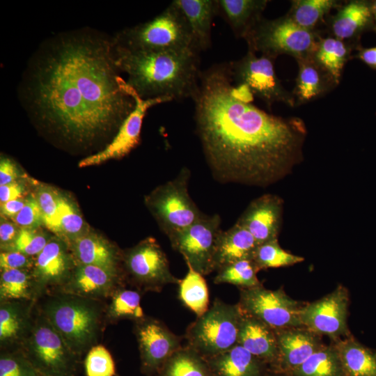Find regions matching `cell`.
<instances>
[{
    "instance_id": "obj_38",
    "label": "cell",
    "mask_w": 376,
    "mask_h": 376,
    "mask_svg": "<svg viewBox=\"0 0 376 376\" xmlns=\"http://www.w3.org/2000/svg\"><path fill=\"white\" fill-rule=\"evenodd\" d=\"M107 317L113 321L130 320L135 322L146 316L141 306V295L138 291L118 288L112 295L107 310Z\"/></svg>"
},
{
    "instance_id": "obj_40",
    "label": "cell",
    "mask_w": 376,
    "mask_h": 376,
    "mask_svg": "<svg viewBox=\"0 0 376 376\" xmlns=\"http://www.w3.org/2000/svg\"><path fill=\"white\" fill-rule=\"evenodd\" d=\"M336 4L334 0H295L288 16L302 28L311 30Z\"/></svg>"
},
{
    "instance_id": "obj_21",
    "label": "cell",
    "mask_w": 376,
    "mask_h": 376,
    "mask_svg": "<svg viewBox=\"0 0 376 376\" xmlns=\"http://www.w3.org/2000/svg\"><path fill=\"white\" fill-rule=\"evenodd\" d=\"M238 344L265 364L268 370L276 372L278 347L275 331L272 327L242 313Z\"/></svg>"
},
{
    "instance_id": "obj_36",
    "label": "cell",
    "mask_w": 376,
    "mask_h": 376,
    "mask_svg": "<svg viewBox=\"0 0 376 376\" xmlns=\"http://www.w3.org/2000/svg\"><path fill=\"white\" fill-rule=\"evenodd\" d=\"M259 271L253 260H238L217 271L214 283L234 285L240 290L255 288L262 285L257 277Z\"/></svg>"
},
{
    "instance_id": "obj_5",
    "label": "cell",
    "mask_w": 376,
    "mask_h": 376,
    "mask_svg": "<svg viewBox=\"0 0 376 376\" xmlns=\"http://www.w3.org/2000/svg\"><path fill=\"white\" fill-rule=\"evenodd\" d=\"M112 38L116 46L131 51H197L188 24L173 1L153 19L125 29Z\"/></svg>"
},
{
    "instance_id": "obj_27",
    "label": "cell",
    "mask_w": 376,
    "mask_h": 376,
    "mask_svg": "<svg viewBox=\"0 0 376 376\" xmlns=\"http://www.w3.org/2000/svg\"><path fill=\"white\" fill-rule=\"evenodd\" d=\"M371 3L352 1L345 4L334 15L331 28L335 38L340 40L359 36L373 24Z\"/></svg>"
},
{
    "instance_id": "obj_20",
    "label": "cell",
    "mask_w": 376,
    "mask_h": 376,
    "mask_svg": "<svg viewBox=\"0 0 376 376\" xmlns=\"http://www.w3.org/2000/svg\"><path fill=\"white\" fill-rule=\"evenodd\" d=\"M121 283L120 271L92 265H77L61 288L63 293L97 300L111 296Z\"/></svg>"
},
{
    "instance_id": "obj_15",
    "label": "cell",
    "mask_w": 376,
    "mask_h": 376,
    "mask_svg": "<svg viewBox=\"0 0 376 376\" xmlns=\"http://www.w3.org/2000/svg\"><path fill=\"white\" fill-rule=\"evenodd\" d=\"M118 81L123 90L134 98L135 107L103 150L79 162V166L81 168L98 165L108 160L120 159L127 155L139 143L143 120L149 108L172 101L169 97L143 99L120 76L118 77Z\"/></svg>"
},
{
    "instance_id": "obj_30",
    "label": "cell",
    "mask_w": 376,
    "mask_h": 376,
    "mask_svg": "<svg viewBox=\"0 0 376 376\" xmlns=\"http://www.w3.org/2000/svg\"><path fill=\"white\" fill-rule=\"evenodd\" d=\"M290 376H345L338 351L331 343L322 345Z\"/></svg>"
},
{
    "instance_id": "obj_48",
    "label": "cell",
    "mask_w": 376,
    "mask_h": 376,
    "mask_svg": "<svg viewBox=\"0 0 376 376\" xmlns=\"http://www.w3.org/2000/svg\"><path fill=\"white\" fill-rule=\"evenodd\" d=\"M19 171L17 165L9 158H1L0 162V186L17 181Z\"/></svg>"
},
{
    "instance_id": "obj_42",
    "label": "cell",
    "mask_w": 376,
    "mask_h": 376,
    "mask_svg": "<svg viewBox=\"0 0 376 376\" xmlns=\"http://www.w3.org/2000/svg\"><path fill=\"white\" fill-rule=\"evenodd\" d=\"M51 239L38 228H22L15 241L1 251H16L36 257Z\"/></svg>"
},
{
    "instance_id": "obj_35",
    "label": "cell",
    "mask_w": 376,
    "mask_h": 376,
    "mask_svg": "<svg viewBox=\"0 0 376 376\" xmlns=\"http://www.w3.org/2000/svg\"><path fill=\"white\" fill-rule=\"evenodd\" d=\"M25 310L16 301H3L0 306V342L8 345L20 340L27 329Z\"/></svg>"
},
{
    "instance_id": "obj_39",
    "label": "cell",
    "mask_w": 376,
    "mask_h": 376,
    "mask_svg": "<svg viewBox=\"0 0 376 376\" xmlns=\"http://www.w3.org/2000/svg\"><path fill=\"white\" fill-rule=\"evenodd\" d=\"M253 260L260 270L279 268L300 263L304 260L301 256L283 249L278 239L258 244Z\"/></svg>"
},
{
    "instance_id": "obj_47",
    "label": "cell",
    "mask_w": 376,
    "mask_h": 376,
    "mask_svg": "<svg viewBox=\"0 0 376 376\" xmlns=\"http://www.w3.org/2000/svg\"><path fill=\"white\" fill-rule=\"evenodd\" d=\"M26 187L24 184L15 181L7 185L0 186L1 204L7 201L24 198Z\"/></svg>"
},
{
    "instance_id": "obj_4",
    "label": "cell",
    "mask_w": 376,
    "mask_h": 376,
    "mask_svg": "<svg viewBox=\"0 0 376 376\" xmlns=\"http://www.w3.org/2000/svg\"><path fill=\"white\" fill-rule=\"evenodd\" d=\"M96 300L68 294L48 300L42 315L77 357L96 345L102 312Z\"/></svg>"
},
{
    "instance_id": "obj_8",
    "label": "cell",
    "mask_w": 376,
    "mask_h": 376,
    "mask_svg": "<svg viewBox=\"0 0 376 376\" xmlns=\"http://www.w3.org/2000/svg\"><path fill=\"white\" fill-rule=\"evenodd\" d=\"M244 39L249 51L273 58L286 54L297 60L313 55L318 43L311 30L297 25L288 15L272 20L261 17Z\"/></svg>"
},
{
    "instance_id": "obj_24",
    "label": "cell",
    "mask_w": 376,
    "mask_h": 376,
    "mask_svg": "<svg viewBox=\"0 0 376 376\" xmlns=\"http://www.w3.org/2000/svg\"><path fill=\"white\" fill-rule=\"evenodd\" d=\"M258 242L245 228L235 223L221 233L214 258V270L241 260H253Z\"/></svg>"
},
{
    "instance_id": "obj_3",
    "label": "cell",
    "mask_w": 376,
    "mask_h": 376,
    "mask_svg": "<svg viewBox=\"0 0 376 376\" xmlns=\"http://www.w3.org/2000/svg\"><path fill=\"white\" fill-rule=\"evenodd\" d=\"M116 65L127 84L143 99L194 98L201 72L197 51H131L113 44Z\"/></svg>"
},
{
    "instance_id": "obj_33",
    "label": "cell",
    "mask_w": 376,
    "mask_h": 376,
    "mask_svg": "<svg viewBox=\"0 0 376 376\" xmlns=\"http://www.w3.org/2000/svg\"><path fill=\"white\" fill-rule=\"evenodd\" d=\"M187 265V273L178 284V297L184 306L199 317L210 308L208 287L204 276Z\"/></svg>"
},
{
    "instance_id": "obj_9",
    "label": "cell",
    "mask_w": 376,
    "mask_h": 376,
    "mask_svg": "<svg viewBox=\"0 0 376 376\" xmlns=\"http://www.w3.org/2000/svg\"><path fill=\"white\" fill-rule=\"evenodd\" d=\"M23 354L40 375H75L77 356L43 315L32 327Z\"/></svg>"
},
{
    "instance_id": "obj_53",
    "label": "cell",
    "mask_w": 376,
    "mask_h": 376,
    "mask_svg": "<svg viewBox=\"0 0 376 376\" xmlns=\"http://www.w3.org/2000/svg\"><path fill=\"white\" fill-rule=\"evenodd\" d=\"M371 9H372L374 22H375V26H376V1L371 3Z\"/></svg>"
},
{
    "instance_id": "obj_28",
    "label": "cell",
    "mask_w": 376,
    "mask_h": 376,
    "mask_svg": "<svg viewBox=\"0 0 376 376\" xmlns=\"http://www.w3.org/2000/svg\"><path fill=\"white\" fill-rule=\"evenodd\" d=\"M219 13L237 38H244L251 27L261 18L266 0H217Z\"/></svg>"
},
{
    "instance_id": "obj_22",
    "label": "cell",
    "mask_w": 376,
    "mask_h": 376,
    "mask_svg": "<svg viewBox=\"0 0 376 376\" xmlns=\"http://www.w3.org/2000/svg\"><path fill=\"white\" fill-rule=\"evenodd\" d=\"M190 29L195 49L200 53L211 45L214 17L219 14L217 0H174Z\"/></svg>"
},
{
    "instance_id": "obj_51",
    "label": "cell",
    "mask_w": 376,
    "mask_h": 376,
    "mask_svg": "<svg viewBox=\"0 0 376 376\" xmlns=\"http://www.w3.org/2000/svg\"><path fill=\"white\" fill-rule=\"evenodd\" d=\"M358 58L372 68L376 69V47L361 49Z\"/></svg>"
},
{
    "instance_id": "obj_6",
    "label": "cell",
    "mask_w": 376,
    "mask_h": 376,
    "mask_svg": "<svg viewBox=\"0 0 376 376\" xmlns=\"http://www.w3.org/2000/svg\"><path fill=\"white\" fill-rule=\"evenodd\" d=\"M242 313L237 304L217 298L202 315L187 328V345L204 359L225 352L238 344Z\"/></svg>"
},
{
    "instance_id": "obj_34",
    "label": "cell",
    "mask_w": 376,
    "mask_h": 376,
    "mask_svg": "<svg viewBox=\"0 0 376 376\" xmlns=\"http://www.w3.org/2000/svg\"><path fill=\"white\" fill-rule=\"evenodd\" d=\"M36 294L33 278L28 269L1 270V302L31 299Z\"/></svg>"
},
{
    "instance_id": "obj_25",
    "label": "cell",
    "mask_w": 376,
    "mask_h": 376,
    "mask_svg": "<svg viewBox=\"0 0 376 376\" xmlns=\"http://www.w3.org/2000/svg\"><path fill=\"white\" fill-rule=\"evenodd\" d=\"M205 359L213 376H264L268 371L265 364L239 344Z\"/></svg>"
},
{
    "instance_id": "obj_26",
    "label": "cell",
    "mask_w": 376,
    "mask_h": 376,
    "mask_svg": "<svg viewBox=\"0 0 376 376\" xmlns=\"http://www.w3.org/2000/svg\"><path fill=\"white\" fill-rule=\"evenodd\" d=\"M345 376H376V350L359 343L352 334L332 342Z\"/></svg>"
},
{
    "instance_id": "obj_2",
    "label": "cell",
    "mask_w": 376,
    "mask_h": 376,
    "mask_svg": "<svg viewBox=\"0 0 376 376\" xmlns=\"http://www.w3.org/2000/svg\"><path fill=\"white\" fill-rule=\"evenodd\" d=\"M193 100L196 132L217 181L265 188L301 162L307 134L303 120L252 104L233 84L230 63L201 72Z\"/></svg>"
},
{
    "instance_id": "obj_50",
    "label": "cell",
    "mask_w": 376,
    "mask_h": 376,
    "mask_svg": "<svg viewBox=\"0 0 376 376\" xmlns=\"http://www.w3.org/2000/svg\"><path fill=\"white\" fill-rule=\"evenodd\" d=\"M26 201V198H22L1 204V215L10 219L14 218L23 208Z\"/></svg>"
},
{
    "instance_id": "obj_37",
    "label": "cell",
    "mask_w": 376,
    "mask_h": 376,
    "mask_svg": "<svg viewBox=\"0 0 376 376\" xmlns=\"http://www.w3.org/2000/svg\"><path fill=\"white\" fill-rule=\"evenodd\" d=\"M58 216V238L68 246L76 239L89 231L77 205L69 197L62 194H59Z\"/></svg>"
},
{
    "instance_id": "obj_12",
    "label": "cell",
    "mask_w": 376,
    "mask_h": 376,
    "mask_svg": "<svg viewBox=\"0 0 376 376\" xmlns=\"http://www.w3.org/2000/svg\"><path fill=\"white\" fill-rule=\"evenodd\" d=\"M218 214H205L196 222L169 239L186 264L203 276L214 272V258L222 232Z\"/></svg>"
},
{
    "instance_id": "obj_16",
    "label": "cell",
    "mask_w": 376,
    "mask_h": 376,
    "mask_svg": "<svg viewBox=\"0 0 376 376\" xmlns=\"http://www.w3.org/2000/svg\"><path fill=\"white\" fill-rule=\"evenodd\" d=\"M134 330L141 367L147 373H157L172 355L182 347L181 337L155 318L146 317L135 322Z\"/></svg>"
},
{
    "instance_id": "obj_32",
    "label": "cell",
    "mask_w": 376,
    "mask_h": 376,
    "mask_svg": "<svg viewBox=\"0 0 376 376\" xmlns=\"http://www.w3.org/2000/svg\"><path fill=\"white\" fill-rule=\"evenodd\" d=\"M157 373L158 376H213L206 360L187 345L174 353Z\"/></svg>"
},
{
    "instance_id": "obj_10",
    "label": "cell",
    "mask_w": 376,
    "mask_h": 376,
    "mask_svg": "<svg viewBox=\"0 0 376 376\" xmlns=\"http://www.w3.org/2000/svg\"><path fill=\"white\" fill-rule=\"evenodd\" d=\"M272 57L248 51L241 59L230 63L234 86L239 91H246L265 102L269 107L275 102H283L293 107L294 95L289 93L279 79Z\"/></svg>"
},
{
    "instance_id": "obj_44",
    "label": "cell",
    "mask_w": 376,
    "mask_h": 376,
    "mask_svg": "<svg viewBox=\"0 0 376 376\" xmlns=\"http://www.w3.org/2000/svg\"><path fill=\"white\" fill-rule=\"evenodd\" d=\"M0 376H40L24 354L4 353L0 357Z\"/></svg>"
},
{
    "instance_id": "obj_23",
    "label": "cell",
    "mask_w": 376,
    "mask_h": 376,
    "mask_svg": "<svg viewBox=\"0 0 376 376\" xmlns=\"http://www.w3.org/2000/svg\"><path fill=\"white\" fill-rule=\"evenodd\" d=\"M76 265H92L119 271L118 249L99 235L88 231L69 246Z\"/></svg>"
},
{
    "instance_id": "obj_29",
    "label": "cell",
    "mask_w": 376,
    "mask_h": 376,
    "mask_svg": "<svg viewBox=\"0 0 376 376\" xmlns=\"http://www.w3.org/2000/svg\"><path fill=\"white\" fill-rule=\"evenodd\" d=\"M297 61L299 70L294 93L299 102L313 100L327 91L330 82L334 84L316 63L312 55Z\"/></svg>"
},
{
    "instance_id": "obj_14",
    "label": "cell",
    "mask_w": 376,
    "mask_h": 376,
    "mask_svg": "<svg viewBox=\"0 0 376 376\" xmlns=\"http://www.w3.org/2000/svg\"><path fill=\"white\" fill-rule=\"evenodd\" d=\"M349 304L347 289L338 285L322 298L304 303L300 312L301 322L313 332L336 341L351 334L347 326Z\"/></svg>"
},
{
    "instance_id": "obj_52",
    "label": "cell",
    "mask_w": 376,
    "mask_h": 376,
    "mask_svg": "<svg viewBox=\"0 0 376 376\" xmlns=\"http://www.w3.org/2000/svg\"><path fill=\"white\" fill-rule=\"evenodd\" d=\"M264 376H290L288 374L285 373H275L268 370Z\"/></svg>"
},
{
    "instance_id": "obj_19",
    "label": "cell",
    "mask_w": 376,
    "mask_h": 376,
    "mask_svg": "<svg viewBox=\"0 0 376 376\" xmlns=\"http://www.w3.org/2000/svg\"><path fill=\"white\" fill-rule=\"evenodd\" d=\"M278 362L275 373L288 374L324 344L322 336L304 326L274 329Z\"/></svg>"
},
{
    "instance_id": "obj_31",
    "label": "cell",
    "mask_w": 376,
    "mask_h": 376,
    "mask_svg": "<svg viewBox=\"0 0 376 376\" xmlns=\"http://www.w3.org/2000/svg\"><path fill=\"white\" fill-rule=\"evenodd\" d=\"M348 54L349 49L343 40L336 38H326L318 42L312 56L333 82L338 84Z\"/></svg>"
},
{
    "instance_id": "obj_18",
    "label": "cell",
    "mask_w": 376,
    "mask_h": 376,
    "mask_svg": "<svg viewBox=\"0 0 376 376\" xmlns=\"http://www.w3.org/2000/svg\"><path fill=\"white\" fill-rule=\"evenodd\" d=\"M283 213V198L276 194H266L253 199L236 223L250 232L260 244L278 239Z\"/></svg>"
},
{
    "instance_id": "obj_45",
    "label": "cell",
    "mask_w": 376,
    "mask_h": 376,
    "mask_svg": "<svg viewBox=\"0 0 376 376\" xmlns=\"http://www.w3.org/2000/svg\"><path fill=\"white\" fill-rule=\"evenodd\" d=\"M12 219L20 228H38L43 224L42 212L36 196L31 195L26 197L24 206Z\"/></svg>"
},
{
    "instance_id": "obj_43",
    "label": "cell",
    "mask_w": 376,
    "mask_h": 376,
    "mask_svg": "<svg viewBox=\"0 0 376 376\" xmlns=\"http://www.w3.org/2000/svg\"><path fill=\"white\" fill-rule=\"evenodd\" d=\"M84 366L86 376H113L116 373L110 352L101 345H94L88 350Z\"/></svg>"
},
{
    "instance_id": "obj_17",
    "label": "cell",
    "mask_w": 376,
    "mask_h": 376,
    "mask_svg": "<svg viewBox=\"0 0 376 376\" xmlns=\"http://www.w3.org/2000/svg\"><path fill=\"white\" fill-rule=\"evenodd\" d=\"M68 250V244L56 237L52 238L36 257L31 274L36 292L50 287L61 288L68 281L76 266Z\"/></svg>"
},
{
    "instance_id": "obj_41",
    "label": "cell",
    "mask_w": 376,
    "mask_h": 376,
    "mask_svg": "<svg viewBox=\"0 0 376 376\" xmlns=\"http://www.w3.org/2000/svg\"><path fill=\"white\" fill-rule=\"evenodd\" d=\"M59 194L53 187L42 185L36 191V198L39 204L43 224L57 237L60 234L58 198Z\"/></svg>"
},
{
    "instance_id": "obj_7",
    "label": "cell",
    "mask_w": 376,
    "mask_h": 376,
    "mask_svg": "<svg viewBox=\"0 0 376 376\" xmlns=\"http://www.w3.org/2000/svg\"><path fill=\"white\" fill-rule=\"evenodd\" d=\"M190 175L187 167L182 168L176 177L146 198V205L169 240L204 215L189 194Z\"/></svg>"
},
{
    "instance_id": "obj_46",
    "label": "cell",
    "mask_w": 376,
    "mask_h": 376,
    "mask_svg": "<svg viewBox=\"0 0 376 376\" xmlns=\"http://www.w3.org/2000/svg\"><path fill=\"white\" fill-rule=\"evenodd\" d=\"M34 260L31 256L16 251H1L0 268L5 269H29L33 268Z\"/></svg>"
},
{
    "instance_id": "obj_11",
    "label": "cell",
    "mask_w": 376,
    "mask_h": 376,
    "mask_svg": "<svg viewBox=\"0 0 376 376\" xmlns=\"http://www.w3.org/2000/svg\"><path fill=\"white\" fill-rule=\"evenodd\" d=\"M304 303L290 297L283 288L269 290L261 285L240 290L237 303L242 313L273 329L303 326L300 312Z\"/></svg>"
},
{
    "instance_id": "obj_13",
    "label": "cell",
    "mask_w": 376,
    "mask_h": 376,
    "mask_svg": "<svg viewBox=\"0 0 376 376\" xmlns=\"http://www.w3.org/2000/svg\"><path fill=\"white\" fill-rule=\"evenodd\" d=\"M123 260L132 281L141 291L160 292L165 285L180 281L171 273L166 255L155 238L140 242Z\"/></svg>"
},
{
    "instance_id": "obj_1",
    "label": "cell",
    "mask_w": 376,
    "mask_h": 376,
    "mask_svg": "<svg viewBox=\"0 0 376 376\" xmlns=\"http://www.w3.org/2000/svg\"><path fill=\"white\" fill-rule=\"evenodd\" d=\"M113 38L77 30L44 42L21 86L25 108L68 140L87 143L120 127L135 107L120 87Z\"/></svg>"
},
{
    "instance_id": "obj_54",
    "label": "cell",
    "mask_w": 376,
    "mask_h": 376,
    "mask_svg": "<svg viewBox=\"0 0 376 376\" xmlns=\"http://www.w3.org/2000/svg\"><path fill=\"white\" fill-rule=\"evenodd\" d=\"M40 376H43V375H40Z\"/></svg>"
},
{
    "instance_id": "obj_49",
    "label": "cell",
    "mask_w": 376,
    "mask_h": 376,
    "mask_svg": "<svg viewBox=\"0 0 376 376\" xmlns=\"http://www.w3.org/2000/svg\"><path fill=\"white\" fill-rule=\"evenodd\" d=\"M20 228L16 224L1 220L0 224V242L1 250L11 244L18 235Z\"/></svg>"
}]
</instances>
